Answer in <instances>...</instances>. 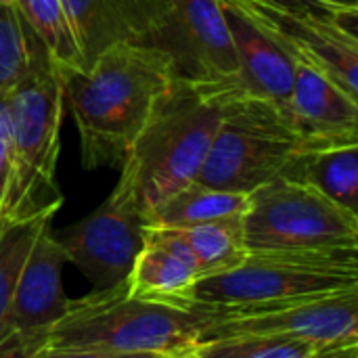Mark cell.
I'll return each instance as SVG.
<instances>
[{
  "mask_svg": "<svg viewBox=\"0 0 358 358\" xmlns=\"http://www.w3.org/2000/svg\"><path fill=\"white\" fill-rule=\"evenodd\" d=\"M164 358H199L195 355V350H189V352H182V355H174V357H164Z\"/></svg>",
  "mask_w": 358,
  "mask_h": 358,
  "instance_id": "cell-29",
  "label": "cell"
},
{
  "mask_svg": "<svg viewBox=\"0 0 358 358\" xmlns=\"http://www.w3.org/2000/svg\"><path fill=\"white\" fill-rule=\"evenodd\" d=\"M317 350L310 342L283 336H229L199 342V358H308Z\"/></svg>",
  "mask_w": 358,
  "mask_h": 358,
  "instance_id": "cell-23",
  "label": "cell"
},
{
  "mask_svg": "<svg viewBox=\"0 0 358 358\" xmlns=\"http://www.w3.org/2000/svg\"><path fill=\"white\" fill-rule=\"evenodd\" d=\"M308 358H358V342H342L317 348Z\"/></svg>",
  "mask_w": 358,
  "mask_h": 358,
  "instance_id": "cell-28",
  "label": "cell"
},
{
  "mask_svg": "<svg viewBox=\"0 0 358 358\" xmlns=\"http://www.w3.org/2000/svg\"><path fill=\"white\" fill-rule=\"evenodd\" d=\"M250 203V195L210 189L199 182H191L170 195L147 220V227L164 229H189L206 222H216L233 216H243Z\"/></svg>",
  "mask_w": 358,
  "mask_h": 358,
  "instance_id": "cell-18",
  "label": "cell"
},
{
  "mask_svg": "<svg viewBox=\"0 0 358 358\" xmlns=\"http://www.w3.org/2000/svg\"><path fill=\"white\" fill-rule=\"evenodd\" d=\"M67 258L46 227L23 266L13 294L6 329H50L67 310L69 298L63 289V266Z\"/></svg>",
  "mask_w": 358,
  "mask_h": 358,
  "instance_id": "cell-14",
  "label": "cell"
},
{
  "mask_svg": "<svg viewBox=\"0 0 358 358\" xmlns=\"http://www.w3.org/2000/svg\"><path fill=\"white\" fill-rule=\"evenodd\" d=\"M229 336H283L317 348L358 342V289L216 319L201 342Z\"/></svg>",
  "mask_w": 358,
  "mask_h": 358,
  "instance_id": "cell-11",
  "label": "cell"
},
{
  "mask_svg": "<svg viewBox=\"0 0 358 358\" xmlns=\"http://www.w3.org/2000/svg\"><path fill=\"white\" fill-rule=\"evenodd\" d=\"M358 250L248 252L229 271L197 281L187 306L216 319L358 289Z\"/></svg>",
  "mask_w": 358,
  "mask_h": 358,
  "instance_id": "cell-4",
  "label": "cell"
},
{
  "mask_svg": "<svg viewBox=\"0 0 358 358\" xmlns=\"http://www.w3.org/2000/svg\"><path fill=\"white\" fill-rule=\"evenodd\" d=\"M287 109L306 136L329 147L358 145V99L306 65H296Z\"/></svg>",
  "mask_w": 358,
  "mask_h": 358,
  "instance_id": "cell-15",
  "label": "cell"
},
{
  "mask_svg": "<svg viewBox=\"0 0 358 358\" xmlns=\"http://www.w3.org/2000/svg\"><path fill=\"white\" fill-rule=\"evenodd\" d=\"M285 178L310 185L338 206L357 212L358 145L331 147L304 155Z\"/></svg>",
  "mask_w": 358,
  "mask_h": 358,
  "instance_id": "cell-19",
  "label": "cell"
},
{
  "mask_svg": "<svg viewBox=\"0 0 358 358\" xmlns=\"http://www.w3.org/2000/svg\"><path fill=\"white\" fill-rule=\"evenodd\" d=\"M138 44L164 52L176 82L224 103L233 96L237 57L220 0H159Z\"/></svg>",
  "mask_w": 358,
  "mask_h": 358,
  "instance_id": "cell-8",
  "label": "cell"
},
{
  "mask_svg": "<svg viewBox=\"0 0 358 358\" xmlns=\"http://www.w3.org/2000/svg\"><path fill=\"white\" fill-rule=\"evenodd\" d=\"M210 317L195 306H170L128 294V279L109 289L69 300L50 327V348H99L174 357L195 350Z\"/></svg>",
  "mask_w": 358,
  "mask_h": 358,
  "instance_id": "cell-3",
  "label": "cell"
},
{
  "mask_svg": "<svg viewBox=\"0 0 358 358\" xmlns=\"http://www.w3.org/2000/svg\"><path fill=\"white\" fill-rule=\"evenodd\" d=\"M241 218L243 216H233L189 229H176L193 252L201 279L229 273L245 260L248 250L243 243Z\"/></svg>",
  "mask_w": 358,
  "mask_h": 358,
  "instance_id": "cell-21",
  "label": "cell"
},
{
  "mask_svg": "<svg viewBox=\"0 0 358 358\" xmlns=\"http://www.w3.org/2000/svg\"><path fill=\"white\" fill-rule=\"evenodd\" d=\"M86 67L109 46L138 44L159 0H61Z\"/></svg>",
  "mask_w": 358,
  "mask_h": 358,
  "instance_id": "cell-16",
  "label": "cell"
},
{
  "mask_svg": "<svg viewBox=\"0 0 358 358\" xmlns=\"http://www.w3.org/2000/svg\"><path fill=\"white\" fill-rule=\"evenodd\" d=\"M44 71L55 67L17 2L0 4V96Z\"/></svg>",
  "mask_w": 358,
  "mask_h": 358,
  "instance_id": "cell-17",
  "label": "cell"
},
{
  "mask_svg": "<svg viewBox=\"0 0 358 358\" xmlns=\"http://www.w3.org/2000/svg\"><path fill=\"white\" fill-rule=\"evenodd\" d=\"M241 224L248 252L358 250L357 212L289 178L252 191Z\"/></svg>",
  "mask_w": 358,
  "mask_h": 358,
  "instance_id": "cell-7",
  "label": "cell"
},
{
  "mask_svg": "<svg viewBox=\"0 0 358 358\" xmlns=\"http://www.w3.org/2000/svg\"><path fill=\"white\" fill-rule=\"evenodd\" d=\"M323 149L331 147L306 136L287 105L235 96L224 103L220 128L195 182L250 195L275 178H285L304 155Z\"/></svg>",
  "mask_w": 358,
  "mask_h": 358,
  "instance_id": "cell-5",
  "label": "cell"
},
{
  "mask_svg": "<svg viewBox=\"0 0 358 358\" xmlns=\"http://www.w3.org/2000/svg\"><path fill=\"white\" fill-rule=\"evenodd\" d=\"M222 8L237 57V76L231 99L254 96L287 105L298 63L241 13L227 4H222Z\"/></svg>",
  "mask_w": 358,
  "mask_h": 358,
  "instance_id": "cell-13",
  "label": "cell"
},
{
  "mask_svg": "<svg viewBox=\"0 0 358 358\" xmlns=\"http://www.w3.org/2000/svg\"><path fill=\"white\" fill-rule=\"evenodd\" d=\"M258 2L283 4L302 10L329 13V15H358V0H258Z\"/></svg>",
  "mask_w": 358,
  "mask_h": 358,
  "instance_id": "cell-25",
  "label": "cell"
},
{
  "mask_svg": "<svg viewBox=\"0 0 358 358\" xmlns=\"http://www.w3.org/2000/svg\"><path fill=\"white\" fill-rule=\"evenodd\" d=\"M199 279L195 256L176 229L145 227L143 248L128 275L132 298L182 308Z\"/></svg>",
  "mask_w": 358,
  "mask_h": 358,
  "instance_id": "cell-12",
  "label": "cell"
},
{
  "mask_svg": "<svg viewBox=\"0 0 358 358\" xmlns=\"http://www.w3.org/2000/svg\"><path fill=\"white\" fill-rule=\"evenodd\" d=\"M8 172H10V155H8V122L4 107L0 103V231L4 218L6 189H8Z\"/></svg>",
  "mask_w": 358,
  "mask_h": 358,
  "instance_id": "cell-27",
  "label": "cell"
},
{
  "mask_svg": "<svg viewBox=\"0 0 358 358\" xmlns=\"http://www.w3.org/2000/svg\"><path fill=\"white\" fill-rule=\"evenodd\" d=\"M172 82L164 52L128 42L109 46L84 71L63 78V96L78 126L84 168L120 170Z\"/></svg>",
  "mask_w": 358,
  "mask_h": 358,
  "instance_id": "cell-1",
  "label": "cell"
},
{
  "mask_svg": "<svg viewBox=\"0 0 358 358\" xmlns=\"http://www.w3.org/2000/svg\"><path fill=\"white\" fill-rule=\"evenodd\" d=\"M222 109V99L174 80L120 168L111 195L147 224L170 195L195 182L220 128Z\"/></svg>",
  "mask_w": 358,
  "mask_h": 358,
  "instance_id": "cell-2",
  "label": "cell"
},
{
  "mask_svg": "<svg viewBox=\"0 0 358 358\" xmlns=\"http://www.w3.org/2000/svg\"><path fill=\"white\" fill-rule=\"evenodd\" d=\"M17 6L46 48L59 80L86 69L61 0H17Z\"/></svg>",
  "mask_w": 358,
  "mask_h": 358,
  "instance_id": "cell-20",
  "label": "cell"
},
{
  "mask_svg": "<svg viewBox=\"0 0 358 358\" xmlns=\"http://www.w3.org/2000/svg\"><path fill=\"white\" fill-rule=\"evenodd\" d=\"M59 210H46L25 220H17L0 231V334L8 317L15 287L40 233L52 224Z\"/></svg>",
  "mask_w": 358,
  "mask_h": 358,
  "instance_id": "cell-22",
  "label": "cell"
},
{
  "mask_svg": "<svg viewBox=\"0 0 358 358\" xmlns=\"http://www.w3.org/2000/svg\"><path fill=\"white\" fill-rule=\"evenodd\" d=\"M235 8L296 63L306 65L358 99V15H329L258 0H220Z\"/></svg>",
  "mask_w": 358,
  "mask_h": 358,
  "instance_id": "cell-9",
  "label": "cell"
},
{
  "mask_svg": "<svg viewBox=\"0 0 358 358\" xmlns=\"http://www.w3.org/2000/svg\"><path fill=\"white\" fill-rule=\"evenodd\" d=\"M50 329H6L0 334V358H42Z\"/></svg>",
  "mask_w": 358,
  "mask_h": 358,
  "instance_id": "cell-24",
  "label": "cell"
},
{
  "mask_svg": "<svg viewBox=\"0 0 358 358\" xmlns=\"http://www.w3.org/2000/svg\"><path fill=\"white\" fill-rule=\"evenodd\" d=\"M17 0H0V4H15Z\"/></svg>",
  "mask_w": 358,
  "mask_h": 358,
  "instance_id": "cell-30",
  "label": "cell"
},
{
  "mask_svg": "<svg viewBox=\"0 0 358 358\" xmlns=\"http://www.w3.org/2000/svg\"><path fill=\"white\" fill-rule=\"evenodd\" d=\"M145 220L124 201L109 195L92 214L57 233L67 262L94 285L109 289L128 279L145 241Z\"/></svg>",
  "mask_w": 358,
  "mask_h": 358,
  "instance_id": "cell-10",
  "label": "cell"
},
{
  "mask_svg": "<svg viewBox=\"0 0 358 358\" xmlns=\"http://www.w3.org/2000/svg\"><path fill=\"white\" fill-rule=\"evenodd\" d=\"M42 358H164L149 352H115L99 348H46Z\"/></svg>",
  "mask_w": 358,
  "mask_h": 358,
  "instance_id": "cell-26",
  "label": "cell"
},
{
  "mask_svg": "<svg viewBox=\"0 0 358 358\" xmlns=\"http://www.w3.org/2000/svg\"><path fill=\"white\" fill-rule=\"evenodd\" d=\"M0 103L8 122L10 155L4 229L63 203L55 174L65 96L59 76L44 71L0 96Z\"/></svg>",
  "mask_w": 358,
  "mask_h": 358,
  "instance_id": "cell-6",
  "label": "cell"
}]
</instances>
